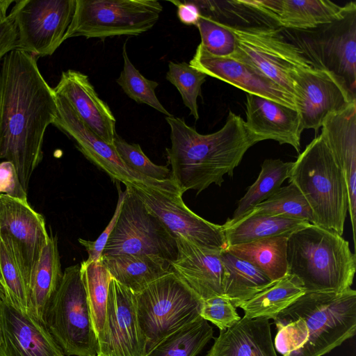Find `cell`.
<instances>
[{
  "label": "cell",
  "instance_id": "3957f363",
  "mask_svg": "<svg viewBox=\"0 0 356 356\" xmlns=\"http://www.w3.org/2000/svg\"><path fill=\"white\" fill-rule=\"evenodd\" d=\"M288 273L302 282L307 292L339 293L351 288L355 255L337 232L309 224L287 238Z\"/></svg>",
  "mask_w": 356,
  "mask_h": 356
},
{
  "label": "cell",
  "instance_id": "7a4b0ae2",
  "mask_svg": "<svg viewBox=\"0 0 356 356\" xmlns=\"http://www.w3.org/2000/svg\"><path fill=\"white\" fill-rule=\"evenodd\" d=\"M170 128L171 147L166 148L170 179L184 194H197L211 184L221 186L224 176L232 177L248 149L255 143L249 136L240 115L229 112L225 124L218 131L199 134L183 118L166 116Z\"/></svg>",
  "mask_w": 356,
  "mask_h": 356
},
{
  "label": "cell",
  "instance_id": "f35d334b",
  "mask_svg": "<svg viewBox=\"0 0 356 356\" xmlns=\"http://www.w3.org/2000/svg\"><path fill=\"white\" fill-rule=\"evenodd\" d=\"M113 145L122 161L134 171L154 181H164L170 179L171 172L168 166L151 161L138 144L129 143L117 134Z\"/></svg>",
  "mask_w": 356,
  "mask_h": 356
},
{
  "label": "cell",
  "instance_id": "f1b7e54d",
  "mask_svg": "<svg viewBox=\"0 0 356 356\" xmlns=\"http://www.w3.org/2000/svg\"><path fill=\"white\" fill-rule=\"evenodd\" d=\"M220 256L226 273L224 296L235 307L274 283L259 268L226 249Z\"/></svg>",
  "mask_w": 356,
  "mask_h": 356
},
{
  "label": "cell",
  "instance_id": "7bdbcfd3",
  "mask_svg": "<svg viewBox=\"0 0 356 356\" xmlns=\"http://www.w3.org/2000/svg\"><path fill=\"white\" fill-rule=\"evenodd\" d=\"M0 195L27 200V192L22 186L16 169L14 165L8 161L0 162Z\"/></svg>",
  "mask_w": 356,
  "mask_h": 356
},
{
  "label": "cell",
  "instance_id": "9c48e42d",
  "mask_svg": "<svg viewBox=\"0 0 356 356\" xmlns=\"http://www.w3.org/2000/svg\"><path fill=\"white\" fill-rule=\"evenodd\" d=\"M162 10L156 0H76L64 40L77 36L138 35L155 25Z\"/></svg>",
  "mask_w": 356,
  "mask_h": 356
},
{
  "label": "cell",
  "instance_id": "4dcf8cb0",
  "mask_svg": "<svg viewBox=\"0 0 356 356\" xmlns=\"http://www.w3.org/2000/svg\"><path fill=\"white\" fill-rule=\"evenodd\" d=\"M287 238H268L228 246L226 250L251 263L275 282L288 274Z\"/></svg>",
  "mask_w": 356,
  "mask_h": 356
},
{
  "label": "cell",
  "instance_id": "7dc6e473",
  "mask_svg": "<svg viewBox=\"0 0 356 356\" xmlns=\"http://www.w3.org/2000/svg\"><path fill=\"white\" fill-rule=\"evenodd\" d=\"M15 1L13 0H0V21L3 19L6 16L7 10L9 6Z\"/></svg>",
  "mask_w": 356,
  "mask_h": 356
},
{
  "label": "cell",
  "instance_id": "83f0119b",
  "mask_svg": "<svg viewBox=\"0 0 356 356\" xmlns=\"http://www.w3.org/2000/svg\"><path fill=\"white\" fill-rule=\"evenodd\" d=\"M309 224L286 217L248 215L232 224L222 226L228 247L272 237H288Z\"/></svg>",
  "mask_w": 356,
  "mask_h": 356
},
{
  "label": "cell",
  "instance_id": "4fadbf2b",
  "mask_svg": "<svg viewBox=\"0 0 356 356\" xmlns=\"http://www.w3.org/2000/svg\"><path fill=\"white\" fill-rule=\"evenodd\" d=\"M131 189L175 238L182 237L210 249L227 248L222 226L211 222L192 211L184 204L181 191H158L148 187Z\"/></svg>",
  "mask_w": 356,
  "mask_h": 356
},
{
  "label": "cell",
  "instance_id": "5b68a950",
  "mask_svg": "<svg viewBox=\"0 0 356 356\" xmlns=\"http://www.w3.org/2000/svg\"><path fill=\"white\" fill-rule=\"evenodd\" d=\"M305 320L308 338L287 356H323L352 338L356 330V291L307 292L280 312Z\"/></svg>",
  "mask_w": 356,
  "mask_h": 356
},
{
  "label": "cell",
  "instance_id": "e575fe53",
  "mask_svg": "<svg viewBox=\"0 0 356 356\" xmlns=\"http://www.w3.org/2000/svg\"><path fill=\"white\" fill-rule=\"evenodd\" d=\"M0 280L13 306L22 312L27 314L28 288L24 271L10 238L1 233H0Z\"/></svg>",
  "mask_w": 356,
  "mask_h": 356
},
{
  "label": "cell",
  "instance_id": "1f68e13d",
  "mask_svg": "<svg viewBox=\"0 0 356 356\" xmlns=\"http://www.w3.org/2000/svg\"><path fill=\"white\" fill-rule=\"evenodd\" d=\"M293 165V162H284L279 159L264 160L258 178L239 200L232 218L227 219L224 225L236 222L275 193L282 183L289 178Z\"/></svg>",
  "mask_w": 356,
  "mask_h": 356
},
{
  "label": "cell",
  "instance_id": "f546056e",
  "mask_svg": "<svg viewBox=\"0 0 356 356\" xmlns=\"http://www.w3.org/2000/svg\"><path fill=\"white\" fill-rule=\"evenodd\" d=\"M306 293L300 280L288 273L257 293L239 307L250 318L275 320L277 315Z\"/></svg>",
  "mask_w": 356,
  "mask_h": 356
},
{
  "label": "cell",
  "instance_id": "bcb514c9",
  "mask_svg": "<svg viewBox=\"0 0 356 356\" xmlns=\"http://www.w3.org/2000/svg\"><path fill=\"white\" fill-rule=\"evenodd\" d=\"M9 300L6 290L0 280V356H3V343L2 334L3 312L6 303Z\"/></svg>",
  "mask_w": 356,
  "mask_h": 356
},
{
  "label": "cell",
  "instance_id": "e0dca14e",
  "mask_svg": "<svg viewBox=\"0 0 356 356\" xmlns=\"http://www.w3.org/2000/svg\"><path fill=\"white\" fill-rule=\"evenodd\" d=\"M0 233L10 238L28 288L42 250L50 238L44 218L32 209L28 200L0 195Z\"/></svg>",
  "mask_w": 356,
  "mask_h": 356
},
{
  "label": "cell",
  "instance_id": "d4e9b609",
  "mask_svg": "<svg viewBox=\"0 0 356 356\" xmlns=\"http://www.w3.org/2000/svg\"><path fill=\"white\" fill-rule=\"evenodd\" d=\"M63 274L57 240L50 236L28 284L27 314L43 325L44 312L60 283Z\"/></svg>",
  "mask_w": 356,
  "mask_h": 356
},
{
  "label": "cell",
  "instance_id": "603a6c76",
  "mask_svg": "<svg viewBox=\"0 0 356 356\" xmlns=\"http://www.w3.org/2000/svg\"><path fill=\"white\" fill-rule=\"evenodd\" d=\"M3 356H65L47 329L8 300L2 320Z\"/></svg>",
  "mask_w": 356,
  "mask_h": 356
},
{
  "label": "cell",
  "instance_id": "9a60e30c",
  "mask_svg": "<svg viewBox=\"0 0 356 356\" xmlns=\"http://www.w3.org/2000/svg\"><path fill=\"white\" fill-rule=\"evenodd\" d=\"M309 43L321 67L334 75L356 98V3L340 19L318 27Z\"/></svg>",
  "mask_w": 356,
  "mask_h": 356
},
{
  "label": "cell",
  "instance_id": "484cf974",
  "mask_svg": "<svg viewBox=\"0 0 356 356\" xmlns=\"http://www.w3.org/2000/svg\"><path fill=\"white\" fill-rule=\"evenodd\" d=\"M112 277L134 293L172 271L170 262L156 254L102 256Z\"/></svg>",
  "mask_w": 356,
  "mask_h": 356
},
{
  "label": "cell",
  "instance_id": "74e56055",
  "mask_svg": "<svg viewBox=\"0 0 356 356\" xmlns=\"http://www.w3.org/2000/svg\"><path fill=\"white\" fill-rule=\"evenodd\" d=\"M207 75L186 62L168 63L166 79L179 92L184 105L195 120L199 119L197 97L201 95L202 85Z\"/></svg>",
  "mask_w": 356,
  "mask_h": 356
},
{
  "label": "cell",
  "instance_id": "8fae6325",
  "mask_svg": "<svg viewBox=\"0 0 356 356\" xmlns=\"http://www.w3.org/2000/svg\"><path fill=\"white\" fill-rule=\"evenodd\" d=\"M55 94L57 115L52 124L72 139L84 156L105 172L113 181L122 182L126 187L179 191L171 179L164 181H154L129 168L120 159L114 145L105 142L92 132L79 118L70 103L61 95Z\"/></svg>",
  "mask_w": 356,
  "mask_h": 356
},
{
  "label": "cell",
  "instance_id": "ee69618b",
  "mask_svg": "<svg viewBox=\"0 0 356 356\" xmlns=\"http://www.w3.org/2000/svg\"><path fill=\"white\" fill-rule=\"evenodd\" d=\"M17 31L13 13L0 21V60L10 51L17 48Z\"/></svg>",
  "mask_w": 356,
  "mask_h": 356
},
{
  "label": "cell",
  "instance_id": "4316f807",
  "mask_svg": "<svg viewBox=\"0 0 356 356\" xmlns=\"http://www.w3.org/2000/svg\"><path fill=\"white\" fill-rule=\"evenodd\" d=\"M350 3L340 6L327 0H280L277 22L289 29L318 28L341 19Z\"/></svg>",
  "mask_w": 356,
  "mask_h": 356
},
{
  "label": "cell",
  "instance_id": "d6a6232c",
  "mask_svg": "<svg viewBox=\"0 0 356 356\" xmlns=\"http://www.w3.org/2000/svg\"><path fill=\"white\" fill-rule=\"evenodd\" d=\"M213 328L200 318L165 337L146 356H197L213 338Z\"/></svg>",
  "mask_w": 356,
  "mask_h": 356
},
{
  "label": "cell",
  "instance_id": "b9f144b4",
  "mask_svg": "<svg viewBox=\"0 0 356 356\" xmlns=\"http://www.w3.org/2000/svg\"><path fill=\"white\" fill-rule=\"evenodd\" d=\"M117 188L118 191L117 205L114 213L104 230L95 241H92L83 238L78 239L79 243L86 248L88 253V257L86 259L87 261H97L101 259L103 250L116 225L125 197V191H122L118 184H117Z\"/></svg>",
  "mask_w": 356,
  "mask_h": 356
},
{
  "label": "cell",
  "instance_id": "5bb4252c",
  "mask_svg": "<svg viewBox=\"0 0 356 356\" xmlns=\"http://www.w3.org/2000/svg\"><path fill=\"white\" fill-rule=\"evenodd\" d=\"M293 96L302 129H312L316 133L329 115L356 102L334 75L317 67L294 75Z\"/></svg>",
  "mask_w": 356,
  "mask_h": 356
},
{
  "label": "cell",
  "instance_id": "d590c367",
  "mask_svg": "<svg viewBox=\"0 0 356 356\" xmlns=\"http://www.w3.org/2000/svg\"><path fill=\"white\" fill-rule=\"evenodd\" d=\"M248 215L286 217L313 224L312 213L307 202L291 182L287 186H281L270 197L244 216Z\"/></svg>",
  "mask_w": 356,
  "mask_h": 356
},
{
  "label": "cell",
  "instance_id": "30bf717a",
  "mask_svg": "<svg viewBox=\"0 0 356 356\" xmlns=\"http://www.w3.org/2000/svg\"><path fill=\"white\" fill-rule=\"evenodd\" d=\"M143 254L160 256L170 264L177 254L176 238L131 188L126 187L118 221L102 255Z\"/></svg>",
  "mask_w": 356,
  "mask_h": 356
},
{
  "label": "cell",
  "instance_id": "cb8c5ba5",
  "mask_svg": "<svg viewBox=\"0 0 356 356\" xmlns=\"http://www.w3.org/2000/svg\"><path fill=\"white\" fill-rule=\"evenodd\" d=\"M270 326L268 319L243 316L220 331L207 356H278Z\"/></svg>",
  "mask_w": 356,
  "mask_h": 356
},
{
  "label": "cell",
  "instance_id": "836d02e7",
  "mask_svg": "<svg viewBox=\"0 0 356 356\" xmlns=\"http://www.w3.org/2000/svg\"><path fill=\"white\" fill-rule=\"evenodd\" d=\"M80 273L98 340L104 325L108 288L113 277L102 258L97 261H83L80 264Z\"/></svg>",
  "mask_w": 356,
  "mask_h": 356
},
{
  "label": "cell",
  "instance_id": "ba28073f",
  "mask_svg": "<svg viewBox=\"0 0 356 356\" xmlns=\"http://www.w3.org/2000/svg\"><path fill=\"white\" fill-rule=\"evenodd\" d=\"M222 24L236 42V52L229 58L245 62L292 95L294 75L300 70L317 67L277 29Z\"/></svg>",
  "mask_w": 356,
  "mask_h": 356
},
{
  "label": "cell",
  "instance_id": "ac0fdd59",
  "mask_svg": "<svg viewBox=\"0 0 356 356\" xmlns=\"http://www.w3.org/2000/svg\"><path fill=\"white\" fill-rule=\"evenodd\" d=\"M189 65L207 76L227 82L248 94L258 95L296 109L291 93L242 60L212 55L200 43Z\"/></svg>",
  "mask_w": 356,
  "mask_h": 356
},
{
  "label": "cell",
  "instance_id": "ab89813d",
  "mask_svg": "<svg viewBox=\"0 0 356 356\" xmlns=\"http://www.w3.org/2000/svg\"><path fill=\"white\" fill-rule=\"evenodd\" d=\"M196 26L201 37L200 44L209 53L219 57H231L235 54V38L222 22L201 15Z\"/></svg>",
  "mask_w": 356,
  "mask_h": 356
},
{
  "label": "cell",
  "instance_id": "ffe728a7",
  "mask_svg": "<svg viewBox=\"0 0 356 356\" xmlns=\"http://www.w3.org/2000/svg\"><path fill=\"white\" fill-rule=\"evenodd\" d=\"M245 127L254 143L273 140L291 145L298 153L303 129L296 109L251 94L246 95Z\"/></svg>",
  "mask_w": 356,
  "mask_h": 356
},
{
  "label": "cell",
  "instance_id": "60d3db41",
  "mask_svg": "<svg viewBox=\"0 0 356 356\" xmlns=\"http://www.w3.org/2000/svg\"><path fill=\"white\" fill-rule=\"evenodd\" d=\"M200 316L225 330L241 319L230 300L225 296H213L202 302Z\"/></svg>",
  "mask_w": 356,
  "mask_h": 356
},
{
  "label": "cell",
  "instance_id": "52a82bcc",
  "mask_svg": "<svg viewBox=\"0 0 356 356\" xmlns=\"http://www.w3.org/2000/svg\"><path fill=\"white\" fill-rule=\"evenodd\" d=\"M43 323L65 356H97V336L79 264L65 269Z\"/></svg>",
  "mask_w": 356,
  "mask_h": 356
},
{
  "label": "cell",
  "instance_id": "6da1fadb",
  "mask_svg": "<svg viewBox=\"0 0 356 356\" xmlns=\"http://www.w3.org/2000/svg\"><path fill=\"white\" fill-rule=\"evenodd\" d=\"M57 115L56 94L37 58L15 49L0 70V161L11 162L24 191L42 158L47 128Z\"/></svg>",
  "mask_w": 356,
  "mask_h": 356
},
{
  "label": "cell",
  "instance_id": "2e32d148",
  "mask_svg": "<svg viewBox=\"0 0 356 356\" xmlns=\"http://www.w3.org/2000/svg\"><path fill=\"white\" fill-rule=\"evenodd\" d=\"M97 356H146V343L139 325L136 295L112 278L106 317L98 338Z\"/></svg>",
  "mask_w": 356,
  "mask_h": 356
},
{
  "label": "cell",
  "instance_id": "7402d4cb",
  "mask_svg": "<svg viewBox=\"0 0 356 356\" xmlns=\"http://www.w3.org/2000/svg\"><path fill=\"white\" fill-rule=\"evenodd\" d=\"M321 136L343 173L348 190V212L355 244L356 228V102L329 115Z\"/></svg>",
  "mask_w": 356,
  "mask_h": 356
},
{
  "label": "cell",
  "instance_id": "277c9868",
  "mask_svg": "<svg viewBox=\"0 0 356 356\" xmlns=\"http://www.w3.org/2000/svg\"><path fill=\"white\" fill-rule=\"evenodd\" d=\"M289 179L307 202L313 225L341 236L348 211L347 185L321 134L299 154Z\"/></svg>",
  "mask_w": 356,
  "mask_h": 356
},
{
  "label": "cell",
  "instance_id": "f6af8a7d",
  "mask_svg": "<svg viewBox=\"0 0 356 356\" xmlns=\"http://www.w3.org/2000/svg\"><path fill=\"white\" fill-rule=\"evenodd\" d=\"M177 8V15L179 21L186 25L196 26L200 17V8L195 1H170Z\"/></svg>",
  "mask_w": 356,
  "mask_h": 356
},
{
  "label": "cell",
  "instance_id": "8992f818",
  "mask_svg": "<svg viewBox=\"0 0 356 356\" xmlns=\"http://www.w3.org/2000/svg\"><path fill=\"white\" fill-rule=\"evenodd\" d=\"M135 295L147 353L165 337L202 318L203 300L173 271Z\"/></svg>",
  "mask_w": 356,
  "mask_h": 356
},
{
  "label": "cell",
  "instance_id": "d6986e66",
  "mask_svg": "<svg viewBox=\"0 0 356 356\" xmlns=\"http://www.w3.org/2000/svg\"><path fill=\"white\" fill-rule=\"evenodd\" d=\"M176 242L177 254L170 262L172 271L202 300L224 295L226 273L222 250L202 247L182 237Z\"/></svg>",
  "mask_w": 356,
  "mask_h": 356
},
{
  "label": "cell",
  "instance_id": "8d00e7d4",
  "mask_svg": "<svg viewBox=\"0 0 356 356\" xmlns=\"http://www.w3.org/2000/svg\"><path fill=\"white\" fill-rule=\"evenodd\" d=\"M122 57L123 70L116 82L126 95L137 103L147 104L168 117L172 116L156 95L159 83L146 79L135 67L127 55L126 43L122 47Z\"/></svg>",
  "mask_w": 356,
  "mask_h": 356
},
{
  "label": "cell",
  "instance_id": "7c38bea8",
  "mask_svg": "<svg viewBox=\"0 0 356 356\" xmlns=\"http://www.w3.org/2000/svg\"><path fill=\"white\" fill-rule=\"evenodd\" d=\"M76 0H17L11 9L17 49L33 56L52 55L64 41Z\"/></svg>",
  "mask_w": 356,
  "mask_h": 356
},
{
  "label": "cell",
  "instance_id": "44dd1931",
  "mask_svg": "<svg viewBox=\"0 0 356 356\" xmlns=\"http://www.w3.org/2000/svg\"><path fill=\"white\" fill-rule=\"evenodd\" d=\"M54 90L70 103L92 132L113 145L117 135L115 118L108 105L99 98L87 75L74 70L64 71Z\"/></svg>",
  "mask_w": 356,
  "mask_h": 356
}]
</instances>
